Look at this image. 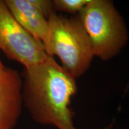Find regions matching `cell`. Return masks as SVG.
Listing matches in <instances>:
<instances>
[{
	"instance_id": "8",
	"label": "cell",
	"mask_w": 129,
	"mask_h": 129,
	"mask_svg": "<svg viewBox=\"0 0 129 129\" xmlns=\"http://www.w3.org/2000/svg\"><path fill=\"white\" fill-rule=\"evenodd\" d=\"M29 1L47 20L51 15L57 13L54 7L53 1H50V0H29Z\"/></svg>"
},
{
	"instance_id": "2",
	"label": "cell",
	"mask_w": 129,
	"mask_h": 129,
	"mask_svg": "<svg viewBox=\"0 0 129 129\" xmlns=\"http://www.w3.org/2000/svg\"><path fill=\"white\" fill-rule=\"evenodd\" d=\"M48 22L47 34L43 43L47 54L57 56L62 67L75 78L82 76L95 56L78 14L68 17L56 13Z\"/></svg>"
},
{
	"instance_id": "3",
	"label": "cell",
	"mask_w": 129,
	"mask_h": 129,
	"mask_svg": "<svg viewBox=\"0 0 129 129\" xmlns=\"http://www.w3.org/2000/svg\"><path fill=\"white\" fill-rule=\"evenodd\" d=\"M92 44L94 56L108 61L116 57L128 40L126 24L110 0H90L78 14Z\"/></svg>"
},
{
	"instance_id": "6",
	"label": "cell",
	"mask_w": 129,
	"mask_h": 129,
	"mask_svg": "<svg viewBox=\"0 0 129 129\" xmlns=\"http://www.w3.org/2000/svg\"><path fill=\"white\" fill-rule=\"evenodd\" d=\"M9 10L22 28L37 39H46L48 22L29 0H6Z\"/></svg>"
},
{
	"instance_id": "5",
	"label": "cell",
	"mask_w": 129,
	"mask_h": 129,
	"mask_svg": "<svg viewBox=\"0 0 129 129\" xmlns=\"http://www.w3.org/2000/svg\"><path fill=\"white\" fill-rule=\"evenodd\" d=\"M22 78L16 69L0 71V129H13L23 105Z\"/></svg>"
},
{
	"instance_id": "9",
	"label": "cell",
	"mask_w": 129,
	"mask_h": 129,
	"mask_svg": "<svg viewBox=\"0 0 129 129\" xmlns=\"http://www.w3.org/2000/svg\"><path fill=\"white\" fill-rule=\"evenodd\" d=\"M5 67L4 65H3V64L2 63V62H1V59H0V71H1L3 68H4Z\"/></svg>"
},
{
	"instance_id": "7",
	"label": "cell",
	"mask_w": 129,
	"mask_h": 129,
	"mask_svg": "<svg viewBox=\"0 0 129 129\" xmlns=\"http://www.w3.org/2000/svg\"><path fill=\"white\" fill-rule=\"evenodd\" d=\"M90 0H54V7L57 11L77 15L89 3Z\"/></svg>"
},
{
	"instance_id": "4",
	"label": "cell",
	"mask_w": 129,
	"mask_h": 129,
	"mask_svg": "<svg viewBox=\"0 0 129 129\" xmlns=\"http://www.w3.org/2000/svg\"><path fill=\"white\" fill-rule=\"evenodd\" d=\"M0 49L24 68L40 63L48 56L43 42L19 25L3 0H0Z\"/></svg>"
},
{
	"instance_id": "1",
	"label": "cell",
	"mask_w": 129,
	"mask_h": 129,
	"mask_svg": "<svg viewBox=\"0 0 129 129\" xmlns=\"http://www.w3.org/2000/svg\"><path fill=\"white\" fill-rule=\"evenodd\" d=\"M21 75L23 103L34 120L58 129H77L70 107L77 93L76 78L49 56L40 63L25 68Z\"/></svg>"
}]
</instances>
